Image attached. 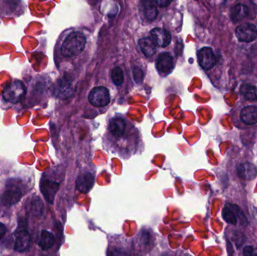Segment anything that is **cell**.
Instances as JSON below:
<instances>
[{"instance_id":"12","label":"cell","mask_w":257,"mask_h":256,"mask_svg":"<svg viewBox=\"0 0 257 256\" xmlns=\"http://www.w3.org/2000/svg\"><path fill=\"white\" fill-rule=\"evenodd\" d=\"M94 176L90 172L83 173L76 180V189L82 193H87L93 187Z\"/></svg>"},{"instance_id":"24","label":"cell","mask_w":257,"mask_h":256,"mask_svg":"<svg viewBox=\"0 0 257 256\" xmlns=\"http://www.w3.org/2000/svg\"><path fill=\"white\" fill-rule=\"evenodd\" d=\"M111 78L116 86H120L124 81L123 70L120 67H115L111 71Z\"/></svg>"},{"instance_id":"5","label":"cell","mask_w":257,"mask_h":256,"mask_svg":"<svg viewBox=\"0 0 257 256\" xmlns=\"http://www.w3.org/2000/svg\"><path fill=\"white\" fill-rule=\"evenodd\" d=\"M22 191L16 185H9L3 193L2 201L7 207L15 205L21 201L22 198Z\"/></svg>"},{"instance_id":"17","label":"cell","mask_w":257,"mask_h":256,"mask_svg":"<svg viewBox=\"0 0 257 256\" xmlns=\"http://www.w3.org/2000/svg\"><path fill=\"white\" fill-rule=\"evenodd\" d=\"M72 92V82L66 77L60 78L57 83L55 88V93L58 97L64 99L69 96Z\"/></svg>"},{"instance_id":"13","label":"cell","mask_w":257,"mask_h":256,"mask_svg":"<svg viewBox=\"0 0 257 256\" xmlns=\"http://www.w3.org/2000/svg\"><path fill=\"white\" fill-rule=\"evenodd\" d=\"M151 38L155 43L161 48H166L170 44L172 37L170 33L166 30L160 28H155L151 30Z\"/></svg>"},{"instance_id":"23","label":"cell","mask_w":257,"mask_h":256,"mask_svg":"<svg viewBox=\"0 0 257 256\" xmlns=\"http://www.w3.org/2000/svg\"><path fill=\"white\" fill-rule=\"evenodd\" d=\"M240 92L247 100H257V90L253 86L244 84L241 86Z\"/></svg>"},{"instance_id":"16","label":"cell","mask_w":257,"mask_h":256,"mask_svg":"<svg viewBox=\"0 0 257 256\" xmlns=\"http://www.w3.org/2000/svg\"><path fill=\"white\" fill-rule=\"evenodd\" d=\"M238 173L241 178L246 180H252L256 177L257 168L250 162H244L240 164L238 167Z\"/></svg>"},{"instance_id":"22","label":"cell","mask_w":257,"mask_h":256,"mask_svg":"<svg viewBox=\"0 0 257 256\" xmlns=\"http://www.w3.org/2000/svg\"><path fill=\"white\" fill-rule=\"evenodd\" d=\"M223 219L226 221L227 223L231 225H235L238 223V214H237L235 209H234V206H227L224 207L222 212Z\"/></svg>"},{"instance_id":"15","label":"cell","mask_w":257,"mask_h":256,"mask_svg":"<svg viewBox=\"0 0 257 256\" xmlns=\"http://www.w3.org/2000/svg\"><path fill=\"white\" fill-rule=\"evenodd\" d=\"M154 237L151 231L148 230H142L138 234L137 238H136V244L139 249L142 250H147V249H151L154 243Z\"/></svg>"},{"instance_id":"19","label":"cell","mask_w":257,"mask_h":256,"mask_svg":"<svg viewBox=\"0 0 257 256\" xmlns=\"http://www.w3.org/2000/svg\"><path fill=\"white\" fill-rule=\"evenodd\" d=\"M139 46L146 57H151L157 51V44L152 38H143L139 40Z\"/></svg>"},{"instance_id":"7","label":"cell","mask_w":257,"mask_h":256,"mask_svg":"<svg viewBox=\"0 0 257 256\" xmlns=\"http://www.w3.org/2000/svg\"><path fill=\"white\" fill-rule=\"evenodd\" d=\"M156 68L162 75H169L174 69L173 57L169 53H162L156 60Z\"/></svg>"},{"instance_id":"4","label":"cell","mask_w":257,"mask_h":256,"mask_svg":"<svg viewBox=\"0 0 257 256\" xmlns=\"http://www.w3.org/2000/svg\"><path fill=\"white\" fill-rule=\"evenodd\" d=\"M88 100L90 103L96 108H103L109 104V91L104 87H97L93 88L89 93Z\"/></svg>"},{"instance_id":"25","label":"cell","mask_w":257,"mask_h":256,"mask_svg":"<svg viewBox=\"0 0 257 256\" xmlns=\"http://www.w3.org/2000/svg\"><path fill=\"white\" fill-rule=\"evenodd\" d=\"M43 207L44 205L42 200L36 197L33 201V213H36V214H42V211H43Z\"/></svg>"},{"instance_id":"1","label":"cell","mask_w":257,"mask_h":256,"mask_svg":"<svg viewBox=\"0 0 257 256\" xmlns=\"http://www.w3.org/2000/svg\"><path fill=\"white\" fill-rule=\"evenodd\" d=\"M127 121L123 117H112L108 125L107 136L115 147L120 149L126 147L124 141L135 139V134Z\"/></svg>"},{"instance_id":"27","label":"cell","mask_w":257,"mask_h":256,"mask_svg":"<svg viewBox=\"0 0 257 256\" xmlns=\"http://www.w3.org/2000/svg\"><path fill=\"white\" fill-rule=\"evenodd\" d=\"M6 232H7V228H6V226L4 224L0 222V239H2L4 237Z\"/></svg>"},{"instance_id":"14","label":"cell","mask_w":257,"mask_h":256,"mask_svg":"<svg viewBox=\"0 0 257 256\" xmlns=\"http://www.w3.org/2000/svg\"><path fill=\"white\" fill-rule=\"evenodd\" d=\"M30 234L26 230H21L17 232L14 249L17 252H22L27 250L30 244Z\"/></svg>"},{"instance_id":"28","label":"cell","mask_w":257,"mask_h":256,"mask_svg":"<svg viewBox=\"0 0 257 256\" xmlns=\"http://www.w3.org/2000/svg\"><path fill=\"white\" fill-rule=\"evenodd\" d=\"M253 248L252 247H246L244 250V253L245 255H251L253 253Z\"/></svg>"},{"instance_id":"2","label":"cell","mask_w":257,"mask_h":256,"mask_svg":"<svg viewBox=\"0 0 257 256\" xmlns=\"http://www.w3.org/2000/svg\"><path fill=\"white\" fill-rule=\"evenodd\" d=\"M85 45V36L79 32H73L63 42L61 54L65 57H76L84 51Z\"/></svg>"},{"instance_id":"11","label":"cell","mask_w":257,"mask_h":256,"mask_svg":"<svg viewBox=\"0 0 257 256\" xmlns=\"http://www.w3.org/2000/svg\"><path fill=\"white\" fill-rule=\"evenodd\" d=\"M239 120L245 126H252L257 124V106L247 105L241 108L239 114Z\"/></svg>"},{"instance_id":"20","label":"cell","mask_w":257,"mask_h":256,"mask_svg":"<svg viewBox=\"0 0 257 256\" xmlns=\"http://www.w3.org/2000/svg\"><path fill=\"white\" fill-rule=\"evenodd\" d=\"M248 12L247 6L242 4L236 5L231 10V18L233 22H239L247 16Z\"/></svg>"},{"instance_id":"10","label":"cell","mask_w":257,"mask_h":256,"mask_svg":"<svg viewBox=\"0 0 257 256\" xmlns=\"http://www.w3.org/2000/svg\"><path fill=\"white\" fill-rule=\"evenodd\" d=\"M60 188V183L50 180H43L41 183L40 189L45 200L50 204H53L56 194Z\"/></svg>"},{"instance_id":"3","label":"cell","mask_w":257,"mask_h":256,"mask_svg":"<svg viewBox=\"0 0 257 256\" xmlns=\"http://www.w3.org/2000/svg\"><path fill=\"white\" fill-rule=\"evenodd\" d=\"M26 94V87L21 81H14L3 91V96L6 102L17 104L21 102Z\"/></svg>"},{"instance_id":"9","label":"cell","mask_w":257,"mask_h":256,"mask_svg":"<svg viewBox=\"0 0 257 256\" xmlns=\"http://www.w3.org/2000/svg\"><path fill=\"white\" fill-rule=\"evenodd\" d=\"M198 61L202 69L209 70L216 63V57L210 48H203L198 51Z\"/></svg>"},{"instance_id":"8","label":"cell","mask_w":257,"mask_h":256,"mask_svg":"<svg viewBox=\"0 0 257 256\" xmlns=\"http://www.w3.org/2000/svg\"><path fill=\"white\" fill-rule=\"evenodd\" d=\"M235 34L240 42H253L257 37V28L253 24H243L236 29Z\"/></svg>"},{"instance_id":"26","label":"cell","mask_w":257,"mask_h":256,"mask_svg":"<svg viewBox=\"0 0 257 256\" xmlns=\"http://www.w3.org/2000/svg\"><path fill=\"white\" fill-rule=\"evenodd\" d=\"M153 1H154L157 6L162 8L167 7V6L172 3V0H153Z\"/></svg>"},{"instance_id":"21","label":"cell","mask_w":257,"mask_h":256,"mask_svg":"<svg viewBox=\"0 0 257 256\" xmlns=\"http://www.w3.org/2000/svg\"><path fill=\"white\" fill-rule=\"evenodd\" d=\"M142 9H143L145 18L149 21H154L158 15L157 8L154 6V3L149 0H145L142 3Z\"/></svg>"},{"instance_id":"6","label":"cell","mask_w":257,"mask_h":256,"mask_svg":"<svg viewBox=\"0 0 257 256\" xmlns=\"http://www.w3.org/2000/svg\"><path fill=\"white\" fill-rule=\"evenodd\" d=\"M2 12L6 16H19L24 12V3L22 0H2Z\"/></svg>"},{"instance_id":"18","label":"cell","mask_w":257,"mask_h":256,"mask_svg":"<svg viewBox=\"0 0 257 256\" xmlns=\"http://www.w3.org/2000/svg\"><path fill=\"white\" fill-rule=\"evenodd\" d=\"M55 243V237L52 233L47 230H42L40 234L38 245L43 251H48L54 246Z\"/></svg>"}]
</instances>
